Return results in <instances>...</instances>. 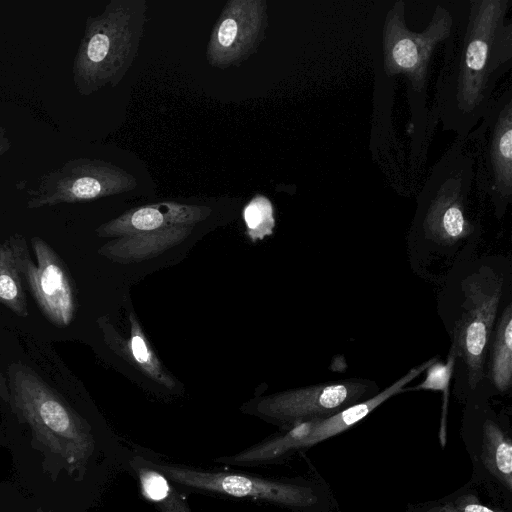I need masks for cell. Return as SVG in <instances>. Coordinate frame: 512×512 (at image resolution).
I'll use <instances>...</instances> for the list:
<instances>
[{"instance_id": "obj_1", "label": "cell", "mask_w": 512, "mask_h": 512, "mask_svg": "<svg viewBox=\"0 0 512 512\" xmlns=\"http://www.w3.org/2000/svg\"><path fill=\"white\" fill-rule=\"evenodd\" d=\"M510 0H471L456 53L445 56L436 83V112L445 130L465 139L487 112L512 67Z\"/></svg>"}, {"instance_id": "obj_2", "label": "cell", "mask_w": 512, "mask_h": 512, "mask_svg": "<svg viewBox=\"0 0 512 512\" xmlns=\"http://www.w3.org/2000/svg\"><path fill=\"white\" fill-rule=\"evenodd\" d=\"M9 405L26 423L42 451L73 473L85 471L94 451L90 426L30 367L16 362L8 369Z\"/></svg>"}, {"instance_id": "obj_3", "label": "cell", "mask_w": 512, "mask_h": 512, "mask_svg": "<svg viewBox=\"0 0 512 512\" xmlns=\"http://www.w3.org/2000/svg\"><path fill=\"white\" fill-rule=\"evenodd\" d=\"M147 10L146 0H111L86 19L72 67L79 95L119 84L138 54Z\"/></svg>"}, {"instance_id": "obj_4", "label": "cell", "mask_w": 512, "mask_h": 512, "mask_svg": "<svg viewBox=\"0 0 512 512\" xmlns=\"http://www.w3.org/2000/svg\"><path fill=\"white\" fill-rule=\"evenodd\" d=\"M474 181V156L466 139H457L434 165L418 196L416 223L426 239L448 246L470 236L467 216Z\"/></svg>"}, {"instance_id": "obj_5", "label": "cell", "mask_w": 512, "mask_h": 512, "mask_svg": "<svg viewBox=\"0 0 512 512\" xmlns=\"http://www.w3.org/2000/svg\"><path fill=\"white\" fill-rule=\"evenodd\" d=\"M453 24L450 11L437 5L426 28L411 31L406 25L404 2H395L385 16L382 32L385 74L403 75L410 94L425 97L433 53L441 42L448 41Z\"/></svg>"}, {"instance_id": "obj_6", "label": "cell", "mask_w": 512, "mask_h": 512, "mask_svg": "<svg viewBox=\"0 0 512 512\" xmlns=\"http://www.w3.org/2000/svg\"><path fill=\"white\" fill-rule=\"evenodd\" d=\"M479 124L466 138L474 156V180L500 218L512 200L511 87L495 94Z\"/></svg>"}, {"instance_id": "obj_7", "label": "cell", "mask_w": 512, "mask_h": 512, "mask_svg": "<svg viewBox=\"0 0 512 512\" xmlns=\"http://www.w3.org/2000/svg\"><path fill=\"white\" fill-rule=\"evenodd\" d=\"M503 277L480 270L462 284L464 299L453 331L452 347L464 363L466 378L476 388L484 376V362L503 293Z\"/></svg>"}, {"instance_id": "obj_8", "label": "cell", "mask_w": 512, "mask_h": 512, "mask_svg": "<svg viewBox=\"0 0 512 512\" xmlns=\"http://www.w3.org/2000/svg\"><path fill=\"white\" fill-rule=\"evenodd\" d=\"M133 175L100 159L75 158L43 175L28 193L30 209L62 203H78L125 193L135 189Z\"/></svg>"}, {"instance_id": "obj_9", "label": "cell", "mask_w": 512, "mask_h": 512, "mask_svg": "<svg viewBox=\"0 0 512 512\" xmlns=\"http://www.w3.org/2000/svg\"><path fill=\"white\" fill-rule=\"evenodd\" d=\"M23 282L43 315L55 326L66 327L74 319L76 296L66 266L42 238H31L35 260L31 258L25 237L14 233L9 238Z\"/></svg>"}, {"instance_id": "obj_10", "label": "cell", "mask_w": 512, "mask_h": 512, "mask_svg": "<svg viewBox=\"0 0 512 512\" xmlns=\"http://www.w3.org/2000/svg\"><path fill=\"white\" fill-rule=\"evenodd\" d=\"M435 361L436 358H432L412 368L385 390L367 400L324 419L297 423L284 435L263 442L234 456L220 458L219 461L234 465L263 462L279 457L290 450L308 448L335 436L362 420L390 397L404 391L406 384L423 373Z\"/></svg>"}, {"instance_id": "obj_11", "label": "cell", "mask_w": 512, "mask_h": 512, "mask_svg": "<svg viewBox=\"0 0 512 512\" xmlns=\"http://www.w3.org/2000/svg\"><path fill=\"white\" fill-rule=\"evenodd\" d=\"M377 390L369 380L348 379L275 393L262 398L256 409L265 417L295 425L330 417L371 398Z\"/></svg>"}, {"instance_id": "obj_12", "label": "cell", "mask_w": 512, "mask_h": 512, "mask_svg": "<svg viewBox=\"0 0 512 512\" xmlns=\"http://www.w3.org/2000/svg\"><path fill=\"white\" fill-rule=\"evenodd\" d=\"M268 27L266 0L226 2L209 38L208 63L218 69L238 67L254 55Z\"/></svg>"}, {"instance_id": "obj_13", "label": "cell", "mask_w": 512, "mask_h": 512, "mask_svg": "<svg viewBox=\"0 0 512 512\" xmlns=\"http://www.w3.org/2000/svg\"><path fill=\"white\" fill-rule=\"evenodd\" d=\"M146 461L167 479L192 488L292 507H307L317 502L316 495L308 487L237 473L202 471Z\"/></svg>"}, {"instance_id": "obj_14", "label": "cell", "mask_w": 512, "mask_h": 512, "mask_svg": "<svg viewBox=\"0 0 512 512\" xmlns=\"http://www.w3.org/2000/svg\"><path fill=\"white\" fill-rule=\"evenodd\" d=\"M208 206L161 202L130 209L95 230L99 237L120 238L178 225L196 224L207 219Z\"/></svg>"}, {"instance_id": "obj_15", "label": "cell", "mask_w": 512, "mask_h": 512, "mask_svg": "<svg viewBox=\"0 0 512 512\" xmlns=\"http://www.w3.org/2000/svg\"><path fill=\"white\" fill-rule=\"evenodd\" d=\"M97 323L102 331L105 343L117 355L124 358L156 383L168 389L176 386L175 379L165 370L150 346L133 311L129 315L130 333L128 338H123L106 317L99 318Z\"/></svg>"}, {"instance_id": "obj_16", "label": "cell", "mask_w": 512, "mask_h": 512, "mask_svg": "<svg viewBox=\"0 0 512 512\" xmlns=\"http://www.w3.org/2000/svg\"><path fill=\"white\" fill-rule=\"evenodd\" d=\"M193 228L191 225H178L115 238L100 247L98 253L121 264L144 261L183 242Z\"/></svg>"}, {"instance_id": "obj_17", "label": "cell", "mask_w": 512, "mask_h": 512, "mask_svg": "<svg viewBox=\"0 0 512 512\" xmlns=\"http://www.w3.org/2000/svg\"><path fill=\"white\" fill-rule=\"evenodd\" d=\"M131 466L138 476L143 496L154 503L161 512H191L169 479L148 465L146 459L134 457Z\"/></svg>"}, {"instance_id": "obj_18", "label": "cell", "mask_w": 512, "mask_h": 512, "mask_svg": "<svg viewBox=\"0 0 512 512\" xmlns=\"http://www.w3.org/2000/svg\"><path fill=\"white\" fill-rule=\"evenodd\" d=\"M490 376L494 387L507 392L512 384V307L507 304L493 333Z\"/></svg>"}, {"instance_id": "obj_19", "label": "cell", "mask_w": 512, "mask_h": 512, "mask_svg": "<svg viewBox=\"0 0 512 512\" xmlns=\"http://www.w3.org/2000/svg\"><path fill=\"white\" fill-rule=\"evenodd\" d=\"M482 460L489 472L508 490L512 489V444L510 438L493 421L483 424Z\"/></svg>"}, {"instance_id": "obj_20", "label": "cell", "mask_w": 512, "mask_h": 512, "mask_svg": "<svg viewBox=\"0 0 512 512\" xmlns=\"http://www.w3.org/2000/svg\"><path fill=\"white\" fill-rule=\"evenodd\" d=\"M0 304L20 317L29 314L24 282L8 238L0 242Z\"/></svg>"}, {"instance_id": "obj_21", "label": "cell", "mask_w": 512, "mask_h": 512, "mask_svg": "<svg viewBox=\"0 0 512 512\" xmlns=\"http://www.w3.org/2000/svg\"><path fill=\"white\" fill-rule=\"evenodd\" d=\"M246 234L250 241L263 240L273 233L275 218L270 200L263 195H256L243 209Z\"/></svg>"}, {"instance_id": "obj_22", "label": "cell", "mask_w": 512, "mask_h": 512, "mask_svg": "<svg viewBox=\"0 0 512 512\" xmlns=\"http://www.w3.org/2000/svg\"><path fill=\"white\" fill-rule=\"evenodd\" d=\"M456 358L457 354L451 346L447 363L444 364L435 361L429 365L425 370L426 377L424 381L413 389L446 391L453 373Z\"/></svg>"}, {"instance_id": "obj_23", "label": "cell", "mask_w": 512, "mask_h": 512, "mask_svg": "<svg viewBox=\"0 0 512 512\" xmlns=\"http://www.w3.org/2000/svg\"><path fill=\"white\" fill-rule=\"evenodd\" d=\"M452 505L456 512H503L482 505L476 497L470 495L458 498Z\"/></svg>"}, {"instance_id": "obj_24", "label": "cell", "mask_w": 512, "mask_h": 512, "mask_svg": "<svg viewBox=\"0 0 512 512\" xmlns=\"http://www.w3.org/2000/svg\"><path fill=\"white\" fill-rule=\"evenodd\" d=\"M0 398L5 402L9 403L10 400V390H9V384L8 379L3 374L1 368H0Z\"/></svg>"}, {"instance_id": "obj_25", "label": "cell", "mask_w": 512, "mask_h": 512, "mask_svg": "<svg viewBox=\"0 0 512 512\" xmlns=\"http://www.w3.org/2000/svg\"><path fill=\"white\" fill-rule=\"evenodd\" d=\"M11 147V141L3 127H0V156L6 153Z\"/></svg>"}, {"instance_id": "obj_26", "label": "cell", "mask_w": 512, "mask_h": 512, "mask_svg": "<svg viewBox=\"0 0 512 512\" xmlns=\"http://www.w3.org/2000/svg\"><path fill=\"white\" fill-rule=\"evenodd\" d=\"M426 512H456L452 503H447L443 506L434 507Z\"/></svg>"}]
</instances>
